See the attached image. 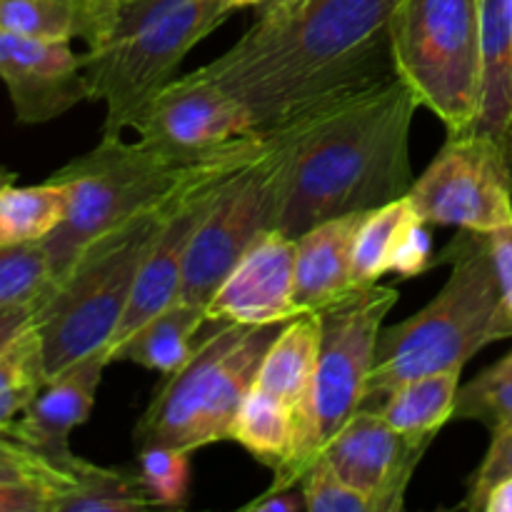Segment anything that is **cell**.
Masks as SVG:
<instances>
[{"label":"cell","instance_id":"4dcf8cb0","mask_svg":"<svg viewBox=\"0 0 512 512\" xmlns=\"http://www.w3.org/2000/svg\"><path fill=\"white\" fill-rule=\"evenodd\" d=\"M0 483H30L55 488L63 493L73 485V478L55 468L50 460L30 450L28 445L18 443L15 438L0 430Z\"/></svg>","mask_w":512,"mask_h":512},{"label":"cell","instance_id":"8d00e7d4","mask_svg":"<svg viewBox=\"0 0 512 512\" xmlns=\"http://www.w3.org/2000/svg\"><path fill=\"white\" fill-rule=\"evenodd\" d=\"M248 512H308L305 505V493L300 485L293 488H268L260 498L250 500L243 505Z\"/></svg>","mask_w":512,"mask_h":512},{"label":"cell","instance_id":"8fae6325","mask_svg":"<svg viewBox=\"0 0 512 512\" xmlns=\"http://www.w3.org/2000/svg\"><path fill=\"white\" fill-rule=\"evenodd\" d=\"M415 213L428 225L490 235L512 223V183L503 148L475 130L448 140L408 190Z\"/></svg>","mask_w":512,"mask_h":512},{"label":"cell","instance_id":"8992f818","mask_svg":"<svg viewBox=\"0 0 512 512\" xmlns=\"http://www.w3.org/2000/svg\"><path fill=\"white\" fill-rule=\"evenodd\" d=\"M240 148L215 158L188 160L145 138L128 143L123 135H103L93 150L50 175V180H58L68 190V213L43 240L53 280L63 278L95 238L133 215L165 203L215 160Z\"/></svg>","mask_w":512,"mask_h":512},{"label":"cell","instance_id":"30bf717a","mask_svg":"<svg viewBox=\"0 0 512 512\" xmlns=\"http://www.w3.org/2000/svg\"><path fill=\"white\" fill-rule=\"evenodd\" d=\"M283 150L268 138L263 153L233 173L188 245L178 300L208 308L230 270L250 245L278 225Z\"/></svg>","mask_w":512,"mask_h":512},{"label":"cell","instance_id":"7402d4cb","mask_svg":"<svg viewBox=\"0 0 512 512\" xmlns=\"http://www.w3.org/2000/svg\"><path fill=\"white\" fill-rule=\"evenodd\" d=\"M68 213V190L58 180L40 185H5L0 190V248L40 243Z\"/></svg>","mask_w":512,"mask_h":512},{"label":"cell","instance_id":"60d3db41","mask_svg":"<svg viewBox=\"0 0 512 512\" xmlns=\"http://www.w3.org/2000/svg\"><path fill=\"white\" fill-rule=\"evenodd\" d=\"M223 3L228 5V8L238 10V8H250V5H255V8H258V5H263L265 0H223Z\"/></svg>","mask_w":512,"mask_h":512},{"label":"cell","instance_id":"52a82bcc","mask_svg":"<svg viewBox=\"0 0 512 512\" xmlns=\"http://www.w3.org/2000/svg\"><path fill=\"white\" fill-rule=\"evenodd\" d=\"M188 363L155 390L135 425V445H168L195 453L230 440L240 405L255 388L265 353L285 323L240 325L205 320ZM203 325V330H205Z\"/></svg>","mask_w":512,"mask_h":512},{"label":"cell","instance_id":"ffe728a7","mask_svg":"<svg viewBox=\"0 0 512 512\" xmlns=\"http://www.w3.org/2000/svg\"><path fill=\"white\" fill-rule=\"evenodd\" d=\"M320 348L318 313H300L283 325L275 343L265 353L255 388L283 400L293 418L308 403Z\"/></svg>","mask_w":512,"mask_h":512},{"label":"cell","instance_id":"603a6c76","mask_svg":"<svg viewBox=\"0 0 512 512\" xmlns=\"http://www.w3.org/2000/svg\"><path fill=\"white\" fill-rule=\"evenodd\" d=\"M73 485L58 493L53 512H138L155 508L140 483L138 470L100 468L78 458L73 465Z\"/></svg>","mask_w":512,"mask_h":512},{"label":"cell","instance_id":"ab89813d","mask_svg":"<svg viewBox=\"0 0 512 512\" xmlns=\"http://www.w3.org/2000/svg\"><path fill=\"white\" fill-rule=\"evenodd\" d=\"M500 148H503V155H505V163H508V173H510V183H512V118L508 123V128L503 130V135H500Z\"/></svg>","mask_w":512,"mask_h":512},{"label":"cell","instance_id":"484cf974","mask_svg":"<svg viewBox=\"0 0 512 512\" xmlns=\"http://www.w3.org/2000/svg\"><path fill=\"white\" fill-rule=\"evenodd\" d=\"M415 215L410 198L393 200L388 205L368 210L363 215L355 233L353 243V285L363 288V285L378 283L383 275H388L390 255H393L395 243H398L400 233H403L405 223Z\"/></svg>","mask_w":512,"mask_h":512},{"label":"cell","instance_id":"f546056e","mask_svg":"<svg viewBox=\"0 0 512 512\" xmlns=\"http://www.w3.org/2000/svg\"><path fill=\"white\" fill-rule=\"evenodd\" d=\"M138 475L153 505L183 508L190 493V453L168 445L138 448Z\"/></svg>","mask_w":512,"mask_h":512},{"label":"cell","instance_id":"d6a6232c","mask_svg":"<svg viewBox=\"0 0 512 512\" xmlns=\"http://www.w3.org/2000/svg\"><path fill=\"white\" fill-rule=\"evenodd\" d=\"M493 438H490V448L485 453L483 463L473 473L468 483V495L460 503V508L483 512L485 498L490 490L500 483V480L512 478V420L498 423L490 428Z\"/></svg>","mask_w":512,"mask_h":512},{"label":"cell","instance_id":"cb8c5ba5","mask_svg":"<svg viewBox=\"0 0 512 512\" xmlns=\"http://www.w3.org/2000/svg\"><path fill=\"white\" fill-rule=\"evenodd\" d=\"M100 0H0V30L30 38L88 43L98 25Z\"/></svg>","mask_w":512,"mask_h":512},{"label":"cell","instance_id":"3957f363","mask_svg":"<svg viewBox=\"0 0 512 512\" xmlns=\"http://www.w3.org/2000/svg\"><path fill=\"white\" fill-rule=\"evenodd\" d=\"M445 263L453 273L443 290L408 320L380 330L360 408L378 410L405 380L463 370L475 353L512 338V313L503 298L488 235L460 230L433 260V265Z\"/></svg>","mask_w":512,"mask_h":512},{"label":"cell","instance_id":"277c9868","mask_svg":"<svg viewBox=\"0 0 512 512\" xmlns=\"http://www.w3.org/2000/svg\"><path fill=\"white\" fill-rule=\"evenodd\" d=\"M233 13L223 0H100L83 58L93 100L105 103L103 135L133 128L185 55Z\"/></svg>","mask_w":512,"mask_h":512},{"label":"cell","instance_id":"d590c367","mask_svg":"<svg viewBox=\"0 0 512 512\" xmlns=\"http://www.w3.org/2000/svg\"><path fill=\"white\" fill-rule=\"evenodd\" d=\"M490 255H493L495 270H498L500 288H503V298L508 303V310L512 313V223L505 228L495 230L488 235Z\"/></svg>","mask_w":512,"mask_h":512},{"label":"cell","instance_id":"836d02e7","mask_svg":"<svg viewBox=\"0 0 512 512\" xmlns=\"http://www.w3.org/2000/svg\"><path fill=\"white\" fill-rule=\"evenodd\" d=\"M430 225L418 213L405 223L393 255H390L388 273L398 278H415L433 268V245H430Z\"/></svg>","mask_w":512,"mask_h":512},{"label":"cell","instance_id":"2e32d148","mask_svg":"<svg viewBox=\"0 0 512 512\" xmlns=\"http://www.w3.org/2000/svg\"><path fill=\"white\" fill-rule=\"evenodd\" d=\"M108 363L105 350L78 360L70 368L48 378L33 403L3 428L5 435L28 445L38 455L73 478V465L78 455L70 450V433L90 418Z\"/></svg>","mask_w":512,"mask_h":512},{"label":"cell","instance_id":"9a60e30c","mask_svg":"<svg viewBox=\"0 0 512 512\" xmlns=\"http://www.w3.org/2000/svg\"><path fill=\"white\" fill-rule=\"evenodd\" d=\"M295 315V238L280 230L250 245L205 308V320L240 325L288 323Z\"/></svg>","mask_w":512,"mask_h":512},{"label":"cell","instance_id":"9c48e42d","mask_svg":"<svg viewBox=\"0 0 512 512\" xmlns=\"http://www.w3.org/2000/svg\"><path fill=\"white\" fill-rule=\"evenodd\" d=\"M395 70L448 133L475 125L483 88L480 0H400L390 20Z\"/></svg>","mask_w":512,"mask_h":512},{"label":"cell","instance_id":"7c38bea8","mask_svg":"<svg viewBox=\"0 0 512 512\" xmlns=\"http://www.w3.org/2000/svg\"><path fill=\"white\" fill-rule=\"evenodd\" d=\"M133 128L138 138L188 160L215 158L260 138L243 100L198 70L160 88L143 105Z\"/></svg>","mask_w":512,"mask_h":512},{"label":"cell","instance_id":"6da1fadb","mask_svg":"<svg viewBox=\"0 0 512 512\" xmlns=\"http://www.w3.org/2000/svg\"><path fill=\"white\" fill-rule=\"evenodd\" d=\"M400 0H273L220 58L198 68L243 100L260 138L393 78Z\"/></svg>","mask_w":512,"mask_h":512},{"label":"cell","instance_id":"1f68e13d","mask_svg":"<svg viewBox=\"0 0 512 512\" xmlns=\"http://www.w3.org/2000/svg\"><path fill=\"white\" fill-rule=\"evenodd\" d=\"M300 488L305 493L308 512H370V505L360 493H355L333 468L328 460L320 455L308 473L300 480Z\"/></svg>","mask_w":512,"mask_h":512},{"label":"cell","instance_id":"ac0fdd59","mask_svg":"<svg viewBox=\"0 0 512 512\" xmlns=\"http://www.w3.org/2000/svg\"><path fill=\"white\" fill-rule=\"evenodd\" d=\"M203 325L205 310L175 300L158 315L145 320L128 338L105 350V355L108 363L125 360L163 375H173L190 360Z\"/></svg>","mask_w":512,"mask_h":512},{"label":"cell","instance_id":"b9f144b4","mask_svg":"<svg viewBox=\"0 0 512 512\" xmlns=\"http://www.w3.org/2000/svg\"><path fill=\"white\" fill-rule=\"evenodd\" d=\"M10 183H15V173H10L8 168H3V165H0V190Z\"/></svg>","mask_w":512,"mask_h":512},{"label":"cell","instance_id":"ba28073f","mask_svg":"<svg viewBox=\"0 0 512 512\" xmlns=\"http://www.w3.org/2000/svg\"><path fill=\"white\" fill-rule=\"evenodd\" d=\"M400 293L390 285H363L318 310L320 348L308 403L295 415L290 458L275 470L270 488L300 485L323 448L363 405L365 385L375 363L380 330Z\"/></svg>","mask_w":512,"mask_h":512},{"label":"cell","instance_id":"44dd1931","mask_svg":"<svg viewBox=\"0 0 512 512\" xmlns=\"http://www.w3.org/2000/svg\"><path fill=\"white\" fill-rule=\"evenodd\" d=\"M460 373L463 370H443L405 380L380 403L378 413L400 433L435 440L455 418Z\"/></svg>","mask_w":512,"mask_h":512},{"label":"cell","instance_id":"5b68a950","mask_svg":"<svg viewBox=\"0 0 512 512\" xmlns=\"http://www.w3.org/2000/svg\"><path fill=\"white\" fill-rule=\"evenodd\" d=\"M180 190L165 203L95 238L40 300L33 328L43 343L48 378L108 348L128 308L140 268Z\"/></svg>","mask_w":512,"mask_h":512},{"label":"cell","instance_id":"83f0119b","mask_svg":"<svg viewBox=\"0 0 512 512\" xmlns=\"http://www.w3.org/2000/svg\"><path fill=\"white\" fill-rule=\"evenodd\" d=\"M53 283L43 240L0 248V308L13 303H40Z\"/></svg>","mask_w":512,"mask_h":512},{"label":"cell","instance_id":"7a4b0ae2","mask_svg":"<svg viewBox=\"0 0 512 512\" xmlns=\"http://www.w3.org/2000/svg\"><path fill=\"white\" fill-rule=\"evenodd\" d=\"M418 95L398 73L270 135L283 150L275 230L300 238L325 220L388 205L413 188L410 128Z\"/></svg>","mask_w":512,"mask_h":512},{"label":"cell","instance_id":"d4e9b609","mask_svg":"<svg viewBox=\"0 0 512 512\" xmlns=\"http://www.w3.org/2000/svg\"><path fill=\"white\" fill-rule=\"evenodd\" d=\"M230 440L243 445L255 460L268 465L275 473L290 458V450H293V410L275 395L253 388L235 415Z\"/></svg>","mask_w":512,"mask_h":512},{"label":"cell","instance_id":"f35d334b","mask_svg":"<svg viewBox=\"0 0 512 512\" xmlns=\"http://www.w3.org/2000/svg\"><path fill=\"white\" fill-rule=\"evenodd\" d=\"M483 512H512V478L500 480L485 498Z\"/></svg>","mask_w":512,"mask_h":512},{"label":"cell","instance_id":"f1b7e54d","mask_svg":"<svg viewBox=\"0 0 512 512\" xmlns=\"http://www.w3.org/2000/svg\"><path fill=\"white\" fill-rule=\"evenodd\" d=\"M455 418L475 420L488 428L512 420V353L458 390Z\"/></svg>","mask_w":512,"mask_h":512},{"label":"cell","instance_id":"e0dca14e","mask_svg":"<svg viewBox=\"0 0 512 512\" xmlns=\"http://www.w3.org/2000/svg\"><path fill=\"white\" fill-rule=\"evenodd\" d=\"M363 215L325 220L295 238V303L300 313H318L355 288L353 243Z\"/></svg>","mask_w":512,"mask_h":512},{"label":"cell","instance_id":"7bdbcfd3","mask_svg":"<svg viewBox=\"0 0 512 512\" xmlns=\"http://www.w3.org/2000/svg\"><path fill=\"white\" fill-rule=\"evenodd\" d=\"M265 3H273V0H265Z\"/></svg>","mask_w":512,"mask_h":512},{"label":"cell","instance_id":"74e56055","mask_svg":"<svg viewBox=\"0 0 512 512\" xmlns=\"http://www.w3.org/2000/svg\"><path fill=\"white\" fill-rule=\"evenodd\" d=\"M40 303H13L0 308V353L33 325Z\"/></svg>","mask_w":512,"mask_h":512},{"label":"cell","instance_id":"e575fe53","mask_svg":"<svg viewBox=\"0 0 512 512\" xmlns=\"http://www.w3.org/2000/svg\"><path fill=\"white\" fill-rule=\"evenodd\" d=\"M60 490L30 483H0V512H53Z\"/></svg>","mask_w":512,"mask_h":512},{"label":"cell","instance_id":"4fadbf2b","mask_svg":"<svg viewBox=\"0 0 512 512\" xmlns=\"http://www.w3.org/2000/svg\"><path fill=\"white\" fill-rule=\"evenodd\" d=\"M430 445L433 440L395 430L378 410L360 408L325 445L323 458L363 495L370 512H398Z\"/></svg>","mask_w":512,"mask_h":512},{"label":"cell","instance_id":"d6986e66","mask_svg":"<svg viewBox=\"0 0 512 512\" xmlns=\"http://www.w3.org/2000/svg\"><path fill=\"white\" fill-rule=\"evenodd\" d=\"M483 88L470 130L500 140L512 118V0H480Z\"/></svg>","mask_w":512,"mask_h":512},{"label":"cell","instance_id":"4316f807","mask_svg":"<svg viewBox=\"0 0 512 512\" xmlns=\"http://www.w3.org/2000/svg\"><path fill=\"white\" fill-rule=\"evenodd\" d=\"M48 383L43 343L30 325L0 353V430L8 428Z\"/></svg>","mask_w":512,"mask_h":512},{"label":"cell","instance_id":"5bb4252c","mask_svg":"<svg viewBox=\"0 0 512 512\" xmlns=\"http://www.w3.org/2000/svg\"><path fill=\"white\" fill-rule=\"evenodd\" d=\"M0 80L20 123L38 125L93 100L85 58L70 40H45L0 30Z\"/></svg>","mask_w":512,"mask_h":512}]
</instances>
